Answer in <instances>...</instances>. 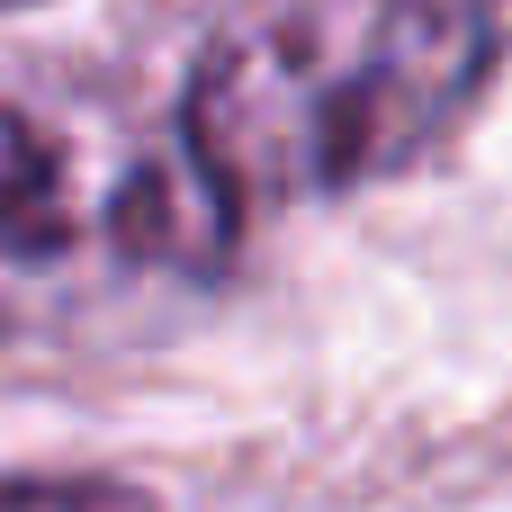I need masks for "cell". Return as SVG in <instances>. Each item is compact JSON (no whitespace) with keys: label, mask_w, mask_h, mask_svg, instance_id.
I'll return each instance as SVG.
<instances>
[{"label":"cell","mask_w":512,"mask_h":512,"mask_svg":"<svg viewBox=\"0 0 512 512\" xmlns=\"http://www.w3.org/2000/svg\"><path fill=\"white\" fill-rule=\"evenodd\" d=\"M234 234L180 108L90 72H0V333H153L234 270Z\"/></svg>","instance_id":"1"},{"label":"cell","mask_w":512,"mask_h":512,"mask_svg":"<svg viewBox=\"0 0 512 512\" xmlns=\"http://www.w3.org/2000/svg\"><path fill=\"white\" fill-rule=\"evenodd\" d=\"M495 54V0H270L198 54L180 135L234 216L342 198L423 162Z\"/></svg>","instance_id":"2"}]
</instances>
